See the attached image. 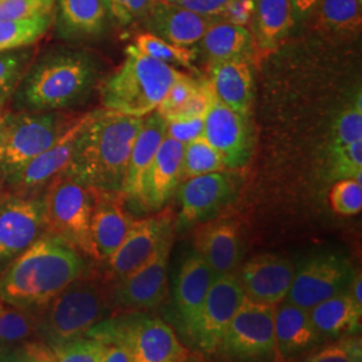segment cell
<instances>
[{
  "instance_id": "obj_8",
  "label": "cell",
  "mask_w": 362,
  "mask_h": 362,
  "mask_svg": "<svg viewBox=\"0 0 362 362\" xmlns=\"http://www.w3.org/2000/svg\"><path fill=\"white\" fill-rule=\"evenodd\" d=\"M227 362L272 361L276 357L274 306L245 299L221 337L216 353Z\"/></svg>"
},
{
  "instance_id": "obj_51",
  "label": "cell",
  "mask_w": 362,
  "mask_h": 362,
  "mask_svg": "<svg viewBox=\"0 0 362 362\" xmlns=\"http://www.w3.org/2000/svg\"><path fill=\"white\" fill-rule=\"evenodd\" d=\"M361 287H362V278L360 272H356L351 284H350L349 291L350 297L353 298V300L362 308V297H361Z\"/></svg>"
},
{
  "instance_id": "obj_12",
  "label": "cell",
  "mask_w": 362,
  "mask_h": 362,
  "mask_svg": "<svg viewBox=\"0 0 362 362\" xmlns=\"http://www.w3.org/2000/svg\"><path fill=\"white\" fill-rule=\"evenodd\" d=\"M245 299V290L235 274L214 281L188 334L197 349L208 356L216 353L221 337Z\"/></svg>"
},
{
  "instance_id": "obj_24",
  "label": "cell",
  "mask_w": 362,
  "mask_h": 362,
  "mask_svg": "<svg viewBox=\"0 0 362 362\" xmlns=\"http://www.w3.org/2000/svg\"><path fill=\"white\" fill-rule=\"evenodd\" d=\"M110 23L106 0H55L52 25L62 39L78 42L98 38Z\"/></svg>"
},
{
  "instance_id": "obj_25",
  "label": "cell",
  "mask_w": 362,
  "mask_h": 362,
  "mask_svg": "<svg viewBox=\"0 0 362 362\" xmlns=\"http://www.w3.org/2000/svg\"><path fill=\"white\" fill-rule=\"evenodd\" d=\"M165 134L167 122L157 112L144 118L143 128L139 132L130 152L129 163L121 189L125 202L133 207H139L145 176Z\"/></svg>"
},
{
  "instance_id": "obj_31",
  "label": "cell",
  "mask_w": 362,
  "mask_h": 362,
  "mask_svg": "<svg viewBox=\"0 0 362 362\" xmlns=\"http://www.w3.org/2000/svg\"><path fill=\"white\" fill-rule=\"evenodd\" d=\"M311 15L321 33L345 37L361 28L362 0H320Z\"/></svg>"
},
{
  "instance_id": "obj_30",
  "label": "cell",
  "mask_w": 362,
  "mask_h": 362,
  "mask_svg": "<svg viewBox=\"0 0 362 362\" xmlns=\"http://www.w3.org/2000/svg\"><path fill=\"white\" fill-rule=\"evenodd\" d=\"M309 311L313 324L324 338L358 336L361 332L362 308L348 290L327 298Z\"/></svg>"
},
{
  "instance_id": "obj_50",
  "label": "cell",
  "mask_w": 362,
  "mask_h": 362,
  "mask_svg": "<svg viewBox=\"0 0 362 362\" xmlns=\"http://www.w3.org/2000/svg\"><path fill=\"white\" fill-rule=\"evenodd\" d=\"M290 1L293 4L297 22H300V21L306 19L308 16H310L313 10L315 8V6L318 4L320 0H290Z\"/></svg>"
},
{
  "instance_id": "obj_23",
  "label": "cell",
  "mask_w": 362,
  "mask_h": 362,
  "mask_svg": "<svg viewBox=\"0 0 362 362\" xmlns=\"http://www.w3.org/2000/svg\"><path fill=\"white\" fill-rule=\"evenodd\" d=\"M297 23L290 0H251L250 25L255 43V58L276 52Z\"/></svg>"
},
{
  "instance_id": "obj_38",
  "label": "cell",
  "mask_w": 362,
  "mask_h": 362,
  "mask_svg": "<svg viewBox=\"0 0 362 362\" xmlns=\"http://www.w3.org/2000/svg\"><path fill=\"white\" fill-rule=\"evenodd\" d=\"M362 141V95L358 91L354 100L337 116L330 132L329 146Z\"/></svg>"
},
{
  "instance_id": "obj_16",
  "label": "cell",
  "mask_w": 362,
  "mask_h": 362,
  "mask_svg": "<svg viewBox=\"0 0 362 362\" xmlns=\"http://www.w3.org/2000/svg\"><path fill=\"white\" fill-rule=\"evenodd\" d=\"M94 112L74 119L65 133L45 152L28 161L18 172L6 177V185L16 194H37L59 173L65 170L77 144L79 133Z\"/></svg>"
},
{
  "instance_id": "obj_15",
  "label": "cell",
  "mask_w": 362,
  "mask_h": 362,
  "mask_svg": "<svg viewBox=\"0 0 362 362\" xmlns=\"http://www.w3.org/2000/svg\"><path fill=\"white\" fill-rule=\"evenodd\" d=\"M203 136L216 149L226 168H242L251 158L254 134L250 116L233 112L218 100L204 118Z\"/></svg>"
},
{
  "instance_id": "obj_54",
  "label": "cell",
  "mask_w": 362,
  "mask_h": 362,
  "mask_svg": "<svg viewBox=\"0 0 362 362\" xmlns=\"http://www.w3.org/2000/svg\"><path fill=\"white\" fill-rule=\"evenodd\" d=\"M0 308H1V303H0Z\"/></svg>"
},
{
  "instance_id": "obj_52",
  "label": "cell",
  "mask_w": 362,
  "mask_h": 362,
  "mask_svg": "<svg viewBox=\"0 0 362 362\" xmlns=\"http://www.w3.org/2000/svg\"><path fill=\"white\" fill-rule=\"evenodd\" d=\"M6 130H7V113L0 112V164H1L3 153H4V145H6Z\"/></svg>"
},
{
  "instance_id": "obj_27",
  "label": "cell",
  "mask_w": 362,
  "mask_h": 362,
  "mask_svg": "<svg viewBox=\"0 0 362 362\" xmlns=\"http://www.w3.org/2000/svg\"><path fill=\"white\" fill-rule=\"evenodd\" d=\"M216 275L196 252L181 263L175 286V303L182 329L189 334Z\"/></svg>"
},
{
  "instance_id": "obj_47",
  "label": "cell",
  "mask_w": 362,
  "mask_h": 362,
  "mask_svg": "<svg viewBox=\"0 0 362 362\" xmlns=\"http://www.w3.org/2000/svg\"><path fill=\"white\" fill-rule=\"evenodd\" d=\"M26 346L28 362H55L54 351L43 342H28Z\"/></svg>"
},
{
  "instance_id": "obj_13",
  "label": "cell",
  "mask_w": 362,
  "mask_h": 362,
  "mask_svg": "<svg viewBox=\"0 0 362 362\" xmlns=\"http://www.w3.org/2000/svg\"><path fill=\"white\" fill-rule=\"evenodd\" d=\"M173 231L167 233L153 255L134 272L117 282L113 299L117 306L143 311L158 306L168 293V264Z\"/></svg>"
},
{
  "instance_id": "obj_5",
  "label": "cell",
  "mask_w": 362,
  "mask_h": 362,
  "mask_svg": "<svg viewBox=\"0 0 362 362\" xmlns=\"http://www.w3.org/2000/svg\"><path fill=\"white\" fill-rule=\"evenodd\" d=\"M86 336L103 342H116L128 351L132 362H187L188 350L172 327L143 311L104 320Z\"/></svg>"
},
{
  "instance_id": "obj_33",
  "label": "cell",
  "mask_w": 362,
  "mask_h": 362,
  "mask_svg": "<svg viewBox=\"0 0 362 362\" xmlns=\"http://www.w3.org/2000/svg\"><path fill=\"white\" fill-rule=\"evenodd\" d=\"M144 55L153 58L158 62L176 67L194 69V62L197 58V50L194 47H182L158 38L151 33H143L137 35L134 43H132Z\"/></svg>"
},
{
  "instance_id": "obj_46",
  "label": "cell",
  "mask_w": 362,
  "mask_h": 362,
  "mask_svg": "<svg viewBox=\"0 0 362 362\" xmlns=\"http://www.w3.org/2000/svg\"><path fill=\"white\" fill-rule=\"evenodd\" d=\"M204 118L206 117H197V118H191V119L165 121L167 122V136L179 141L182 145L191 143L192 140L203 134Z\"/></svg>"
},
{
  "instance_id": "obj_34",
  "label": "cell",
  "mask_w": 362,
  "mask_h": 362,
  "mask_svg": "<svg viewBox=\"0 0 362 362\" xmlns=\"http://www.w3.org/2000/svg\"><path fill=\"white\" fill-rule=\"evenodd\" d=\"M224 163L216 149L202 134L184 145L181 172L182 180L224 170Z\"/></svg>"
},
{
  "instance_id": "obj_35",
  "label": "cell",
  "mask_w": 362,
  "mask_h": 362,
  "mask_svg": "<svg viewBox=\"0 0 362 362\" xmlns=\"http://www.w3.org/2000/svg\"><path fill=\"white\" fill-rule=\"evenodd\" d=\"M34 310L16 306L0 308V345L26 341L38 334L40 315Z\"/></svg>"
},
{
  "instance_id": "obj_44",
  "label": "cell",
  "mask_w": 362,
  "mask_h": 362,
  "mask_svg": "<svg viewBox=\"0 0 362 362\" xmlns=\"http://www.w3.org/2000/svg\"><path fill=\"white\" fill-rule=\"evenodd\" d=\"M156 0H106L112 22L118 26H130L144 21Z\"/></svg>"
},
{
  "instance_id": "obj_37",
  "label": "cell",
  "mask_w": 362,
  "mask_h": 362,
  "mask_svg": "<svg viewBox=\"0 0 362 362\" xmlns=\"http://www.w3.org/2000/svg\"><path fill=\"white\" fill-rule=\"evenodd\" d=\"M329 176L333 180H361L362 141L329 146Z\"/></svg>"
},
{
  "instance_id": "obj_10",
  "label": "cell",
  "mask_w": 362,
  "mask_h": 362,
  "mask_svg": "<svg viewBox=\"0 0 362 362\" xmlns=\"http://www.w3.org/2000/svg\"><path fill=\"white\" fill-rule=\"evenodd\" d=\"M356 275L349 260L324 252L303 260L296 269L286 300L310 310L315 305L349 288Z\"/></svg>"
},
{
  "instance_id": "obj_17",
  "label": "cell",
  "mask_w": 362,
  "mask_h": 362,
  "mask_svg": "<svg viewBox=\"0 0 362 362\" xmlns=\"http://www.w3.org/2000/svg\"><path fill=\"white\" fill-rule=\"evenodd\" d=\"M170 231H173V219L168 212L134 220L122 243L107 259L112 278L118 282L139 269L153 255L157 247Z\"/></svg>"
},
{
  "instance_id": "obj_29",
  "label": "cell",
  "mask_w": 362,
  "mask_h": 362,
  "mask_svg": "<svg viewBox=\"0 0 362 362\" xmlns=\"http://www.w3.org/2000/svg\"><path fill=\"white\" fill-rule=\"evenodd\" d=\"M209 64L223 61L248 62L255 58V43L250 28L228 21H218L197 43Z\"/></svg>"
},
{
  "instance_id": "obj_32",
  "label": "cell",
  "mask_w": 362,
  "mask_h": 362,
  "mask_svg": "<svg viewBox=\"0 0 362 362\" xmlns=\"http://www.w3.org/2000/svg\"><path fill=\"white\" fill-rule=\"evenodd\" d=\"M54 13L26 21H0V52L35 45L52 28Z\"/></svg>"
},
{
  "instance_id": "obj_19",
  "label": "cell",
  "mask_w": 362,
  "mask_h": 362,
  "mask_svg": "<svg viewBox=\"0 0 362 362\" xmlns=\"http://www.w3.org/2000/svg\"><path fill=\"white\" fill-rule=\"evenodd\" d=\"M121 192L95 191L91 215V243L94 258L107 260L113 255L133 224Z\"/></svg>"
},
{
  "instance_id": "obj_7",
  "label": "cell",
  "mask_w": 362,
  "mask_h": 362,
  "mask_svg": "<svg viewBox=\"0 0 362 362\" xmlns=\"http://www.w3.org/2000/svg\"><path fill=\"white\" fill-rule=\"evenodd\" d=\"M42 199L46 233L94 258L90 226L95 191L59 173L46 185Z\"/></svg>"
},
{
  "instance_id": "obj_41",
  "label": "cell",
  "mask_w": 362,
  "mask_h": 362,
  "mask_svg": "<svg viewBox=\"0 0 362 362\" xmlns=\"http://www.w3.org/2000/svg\"><path fill=\"white\" fill-rule=\"evenodd\" d=\"M333 211L342 216H354L362 209L361 180H337L329 194Z\"/></svg>"
},
{
  "instance_id": "obj_43",
  "label": "cell",
  "mask_w": 362,
  "mask_h": 362,
  "mask_svg": "<svg viewBox=\"0 0 362 362\" xmlns=\"http://www.w3.org/2000/svg\"><path fill=\"white\" fill-rule=\"evenodd\" d=\"M216 97L214 89L208 79H202L197 83V88L194 94L185 104L177 109L175 113L164 118L165 121H176V119H191L197 117L207 116L209 109L215 104Z\"/></svg>"
},
{
  "instance_id": "obj_45",
  "label": "cell",
  "mask_w": 362,
  "mask_h": 362,
  "mask_svg": "<svg viewBox=\"0 0 362 362\" xmlns=\"http://www.w3.org/2000/svg\"><path fill=\"white\" fill-rule=\"evenodd\" d=\"M199 81L185 73H181L179 78L170 85L168 91L157 107V113L163 118H167L185 104L194 94Z\"/></svg>"
},
{
  "instance_id": "obj_53",
  "label": "cell",
  "mask_w": 362,
  "mask_h": 362,
  "mask_svg": "<svg viewBox=\"0 0 362 362\" xmlns=\"http://www.w3.org/2000/svg\"><path fill=\"white\" fill-rule=\"evenodd\" d=\"M4 194H6V177L0 169V199L4 196Z\"/></svg>"
},
{
  "instance_id": "obj_36",
  "label": "cell",
  "mask_w": 362,
  "mask_h": 362,
  "mask_svg": "<svg viewBox=\"0 0 362 362\" xmlns=\"http://www.w3.org/2000/svg\"><path fill=\"white\" fill-rule=\"evenodd\" d=\"M31 55L33 52L30 50L22 49L0 52V112L25 77L30 67Z\"/></svg>"
},
{
  "instance_id": "obj_21",
  "label": "cell",
  "mask_w": 362,
  "mask_h": 362,
  "mask_svg": "<svg viewBox=\"0 0 362 362\" xmlns=\"http://www.w3.org/2000/svg\"><path fill=\"white\" fill-rule=\"evenodd\" d=\"M182 153L184 145L165 134L145 176L137 208L158 211L168 203L182 181Z\"/></svg>"
},
{
  "instance_id": "obj_26",
  "label": "cell",
  "mask_w": 362,
  "mask_h": 362,
  "mask_svg": "<svg viewBox=\"0 0 362 362\" xmlns=\"http://www.w3.org/2000/svg\"><path fill=\"white\" fill-rule=\"evenodd\" d=\"M274 338L281 360L311 349L324 339L311 321L310 311L286 299L274 308Z\"/></svg>"
},
{
  "instance_id": "obj_14",
  "label": "cell",
  "mask_w": 362,
  "mask_h": 362,
  "mask_svg": "<svg viewBox=\"0 0 362 362\" xmlns=\"http://www.w3.org/2000/svg\"><path fill=\"white\" fill-rule=\"evenodd\" d=\"M238 194V182L226 170L184 180L179 187L177 228L187 230L214 219Z\"/></svg>"
},
{
  "instance_id": "obj_48",
  "label": "cell",
  "mask_w": 362,
  "mask_h": 362,
  "mask_svg": "<svg viewBox=\"0 0 362 362\" xmlns=\"http://www.w3.org/2000/svg\"><path fill=\"white\" fill-rule=\"evenodd\" d=\"M101 362H132L128 351L116 342H104V353Z\"/></svg>"
},
{
  "instance_id": "obj_3",
  "label": "cell",
  "mask_w": 362,
  "mask_h": 362,
  "mask_svg": "<svg viewBox=\"0 0 362 362\" xmlns=\"http://www.w3.org/2000/svg\"><path fill=\"white\" fill-rule=\"evenodd\" d=\"M97 67L81 52H47L27 69L13 94L15 107L23 112H54L77 104L95 82Z\"/></svg>"
},
{
  "instance_id": "obj_42",
  "label": "cell",
  "mask_w": 362,
  "mask_h": 362,
  "mask_svg": "<svg viewBox=\"0 0 362 362\" xmlns=\"http://www.w3.org/2000/svg\"><path fill=\"white\" fill-rule=\"evenodd\" d=\"M55 0H0V21H26L54 13Z\"/></svg>"
},
{
  "instance_id": "obj_4",
  "label": "cell",
  "mask_w": 362,
  "mask_h": 362,
  "mask_svg": "<svg viewBox=\"0 0 362 362\" xmlns=\"http://www.w3.org/2000/svg\"><path fill=\"white\" fill-rule=\"evenodd\" d=\"M125 54L122 65L101 86L103 107L124 116L146 117L157 110L181 71L144 55L133 45Z\"/></svg>"
},
{
  "instance_id": "obj_9",
  "label": "cell",
  "mask_w": 362,
  "mask_h": 362,
  "mask_svg": "<svg viewBox=\"0 0 362 362\" xmlns=\"http://www.w3.org/2000/svg\"><path fill=\"white\" fill-rule=\"evenodd\" d=\"M65 117L50 112L7 113L6 145L0 169L4 177L45 152L70 127Z\"/></svg>"
},
{
  "instance_id": "obj_2",
  "label": "cell",
  "mask_w": 362,
  "mask_h": 362,
  "mask_svg": "<svg viewBox=\"0 0 362 362\" xmlns=\"http://www.w3.org/2000/svg\"><path fill=\"white\" fill-rule=\"evenodd\" d=\"M83 270L85 262L76 248L45 233L1 274L0 299L16 308L46 306Z\"/></svg>"
},
{
  "instance_id": "obj_20",
  "label": "cell",
  "mask_w": 362,
  "mask_h": 362,
  "mask_svg": "<svg viewBox=\"0 0 362 362\" xmlns=\"http://www.w3.org/2000/svg\"><path fill=\"white\" fill-rule=\"evenodd\" d=\"M194 252L216 278L235 274L243 255L239 226L226 219L204 223L194 235Z\"/></svg>"
},
{
  "instance_id": "obj_1",
  "label": "cell",
  "mask_w": 362,
  "mask_h": 362,
  "mask_svg": "<svg viewBox=\"0 0 362 362\" xmlns=\"http://www.w3.org/2000/svg\"><path fill=\"white\" fill-rule=\"evenodd\" d=\"M145 117L95 110L79 133L65 173L101 192H121L134 140Z\"/></svg>"
},
{
  "instance_id": "obj_11",
  "label": "cell",
  "mask_w": 362,
  "mask_h": 362,
  "mask_svg": "<svg viewBox=\"0 0 362 362\" xmlns=\"http://www.w3.org/2000/svg\"><path fill=\"white\" fill-rule=\"evenodd\" d=\"M45 233L42 196L6 192L0 199V264L13 262Z\"/></svg>"
},
{
  "instance_id": "obj_6",
  "label": "cell",
  "mask_w": 362,
  "mask_h": 362,
  "mask_svg": "<svg viewBox=\"0 0 362 362\" xmlns=\"http://www.w3.org/2000/svg\"><path fill=\"white\" fill-rule=\"evenodd\" d=\"M38 334L50 349L86 336L109 313L103 287L89 281H74L46 305Z\"/></svg>"
},
{
  "instance_id": "obj_28",
  "label": "cell",
  "mask_w": 362,
  "mask_h": 362,
  "mask_svg": "<svg viewBox=\"0 0 362 362\" xmlns=\"http://www.w3.org/2000/svg\"><path fill=\"white\" fill-rule=\"evenodd\" d=\"M216 100L243 116H250L254 97V74L248 62L223 61L209 64L208 78Z\"/></svg>"
},
{
  "instance_id": "obj_49",
  "label": "cell",
  "mask_w": 362,
  "mask_h": 362,
  "mask_svg": "<svg viewBox=\"0 0 362 362\" xmlns=\"http://www.w3.org/2000/svg\"><path fill=\"white\" fill-rule=\"evenodd\" d=\"M0 362H28L26 346H4L0 345Z\"/></svg>"
},
{
  "instance_id": "obj_39",
  "label": "cell",
  "mask_w": 362,
  "mask_h": 362,
  "mask_svg": "<svg viewBox=\"0 0 362 362\" xmlns=\"http://www.w3.org/2000/svg\"><path fill=\"white\" fill-rule=\"evenodd\" d=\"M55 362H101L104 342L93 337H79L52 349Z\"/></svg>"
},
{
  "instance_id": "obj_22",
  "label": "cell",
  "mask_w": 362,
  "mask_h": 362,
  "mask_svg": "<svg viewBox=\"0 0 362 362\" xmlns=\"http://www.w3.org/2000/svg\"><path fill=\"white\" fill-rule=\"evenodd\" d=\"M148 33L169 43L194 47L215 22L220 19L204 16L164 0H156L144 19Z\"/></svg>"
},
{
  "instance_id": "obj_18",
  "label": "cell",
  "mask_w": 362,
  "mask_h": 362,
  "mask_svg": "<svg viewBox=\"0 0 362 362\" xmlns=\"http://www.w3.org/2000/svg\"><path fill=\"white\" fill-rule=\"evenodd\" d=\"M294 274L296 266L291 260L275 254H262L247 260L238 279L247 299L275 308L287 298Z\"/></svg>"
},
{
  "instance_id": "obj_40",
  "label": "cell",
  "mask_w": 362,
  "mask_h": 362,
  "mask_svg": "<svg viewBox=\"0 0 362 362\" xmlns=\"http://www.w3.org/2000/svg\"><path fill=\"white\" fill-rule=\"evenodd\" d=\"M303 362H362V341L358 336L337 338L321 349L315 350Z\"/></svg>"
}]
</instances>
